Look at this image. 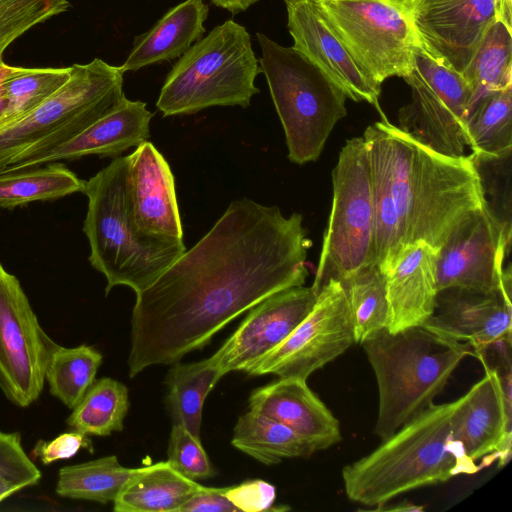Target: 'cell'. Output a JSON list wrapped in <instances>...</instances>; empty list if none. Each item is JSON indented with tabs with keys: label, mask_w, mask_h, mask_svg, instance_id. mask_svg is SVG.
I'll return each instance as SVG.
<instances>
[{
	"label": "cell",
	"mask_w": 512,
	"mask_h": 512,
	"mask_svg": "<svg viewBox=\"0 0 512 512\" xmlns=\"http://www.w3.org/2000/svg\"><path fill=\"white\" fill-rule=\"evenodd\" d=\"M84 180L64 164L52 162L15 171H0V208L11 209L83 192Z\"/></svg>",
	"instance_id": "cell-29"
},
{
	"label": "cell",
	"mask_w": 512,
	"mask_h": 512,
	"mask_svg": "<svg viewBox=\"0 0 512 512\" xmlns=\"http://www.w3.org/2000/svg\"><path fill=\"white\" fill-rule=\"evenodd\" d=\"M225 487L203 486L180 507L178 512H239L224 494Z\"/></svg>",
	"instance_id": "cell-43"
},
{
	"label": "cell",
	"mask_w": 512,
	"mask_h": 512,
	"mask_svg": "<svg viewBox=\"0 0 512 512\" xmlns=\"http://www.w3.org/2000/svg\"><path fill=\"white\" fill-rule=\"evenodd\" d=\"M136 470L122 466L115 455L64 466L59 470L55 491L64 498L107 504L113 502Z\"/></svg>",
	"instance_id": "cell-33"
},
{
	"label": "cell",
	"mask_w": 512,
	"mask_h": 512,
	"mask_svg": "<svg viewBox=\"0 0 512 512\" xmlns=\"http://www.w3.org/2000/svg\"><path fill=\"white\" fill-rule=\"evenodd\" d=\"M54 343L18 278L0 263V388L16 406L28 407L40 397Z\"/></svg>",
	"instance_id": "cell-12"
},
{
	"label": "cell",
	"mask_w": 512,
	"mask_h": 512,
	"mask_svg": "<svg viewBox=\"0 0 512 512\" xmlns=\"http://www.w3.org/2000/svg\"><path fill=\"white\" fill-rule=\"evenodd\" d=\"M203 486L168 461L137 468L113 500L115 512H178Z\"/></svg>",
	"instance_id": "cell-26"
},
{
	"label": "cell",
	"mask_w": 512,
	"mask_h": 512,
	"mask_svg": "<svg viewBox=\"0 0 512 512\" xmlns=\"http://www.w3.org/2000/svg\"><path fill=\"white\" fill-rule=\"evenodd\" d=\"M340 282L346 293L355 342L361 344L386 326L389 305L385 275L372 265Z\"/></svg>",
	"instance_id": "cell-35"
},
{
	"label": "cell",
	"mask_w": 512,
	"mask_h": 512,
	"mask_svg": "<svg viewBox=\"0 0 512 512\" xmlns=\"http://www.w3.org/2000/svg\"><path fill=\"white\" fill-rule=\"evenodd\" d=\"M216 6L224 8L232 13H239L247 10L259 0H210Z\"/></svg>",
	"instance_id": "cell-44"
},
{
	"label": "cell",
	"mask_w": 512,
	"mask_h": 512,
	"mask_svg": "<svg viewBox=\"0 0 512 512\" xmlns=\"http://www.w3.org/2000/svg\"><path fill=\"white\" fill-rule=\"evenodd\" d=\"M9 65L5 64L4 61L0 62V121L3 119L7 108L8 100L5 91V79L10 70Z\"/></svg>",
	"instance_id": "cell-45"
},
{
	"label": "cell",
	"mask_w": 512,
	"mask_h": 512,
	"mask_svg": "<svg viewBox=\"0 0 512 512\" xmlns=\"http://www.w3.org/2000/svg\"><path fill=\"white\" fill-rule=\"evenodd\" d=\"M249 410L287 426L315 452L342 440L339 422L302 378H279L252 391Z\"/></svg>",
	"instance_id": "cell-21"
},
{
	"label": "cell",
	"mask_w": 512,
	"mask_h": 512,
	"mask_svg": "<svg viewBox=\"0 0 512 512\" xmlns=\"http://www.w3.org/2000/svg\"><path fill=\"white\" fill-rule=\"evenodd\" d=\"M102 360L93 346L67 348L54 343L45 367L50 393L73 409L95 381Z\"/></svg>",
	"instance_id": "cell-32"
},
{
	"label": "cell",
	"mask_w": 512,
	"mask_h": 512,
	"mask_svg": "<svg viewBox=\"0 0 512 512\" xmlns=\"http://www.w3.org/2000/svg\"><path fill=\"white\" fill-rule=\"evenodd\" d=\"M512 27L496 21L487 31L463 76L473 105L485 95L512 85Z\"/></svg>",
	"instance_id": "cell-34"
},
{
	"label": "cell",
	"mask_w": 512,
	"mask_h": 512,
	"mask_svg": "<svg viewBox=\"0 0 512 512\" xmlns=\"http://www.w3.org/2000/svg\"><path fill=\"white\" fill-rule=\"evenodd\" d=\"M69 6L68 0H0V62L14 40Z\"/></svg>",
	"instance_id": "cell-37"
},
{
	"label": "cell",
	"mask_w": 512,
	"mask_h": 512,
	"mask_svg": "<svg viewBox=\"0 0 512 512\" xmlns=\"http://www.w3.org/2000/svg\"><path fill=\"white\" fill-rule=\"evenodd\" d=\"M485 374L465 395L450 418L451 432L466 455L481 468L496 459L503 466L511 456V372L499 374L483 364Z\"/></svg>",
	"instance_id": "cell-16"
},
{
	"label": "cell",
	"mask_w": 512,
	"mask_h": 512,
	"mask_svg": "<svg viewBox=\"0 0 512 512\" xmlns=\"http://www.w3.org/2000/svg\"><path fill=\"white\" fill-rule=\"evenodd\" d=\"M333 199L312 289L376 265L371 171L363 137L348 139L332 172Z\"/></svg>",
	"instance_id": "cell-9"
},
{
	"label": "cell",
	"mask_w": 512,
	"mask_h": 512,
	"mask_svg": "<svg viewBox=\"0 0 512 512\" xmlns=\"http://www.w3.org/2000/svg\"><path fill=\"white\" fill-rule=\"evenodd\" d=\"M260 71L246 28L227 20L174 64L156 106L164 116L193 114L212 106L246 108L260 92L254 83Z\"/></svg>",
	"instance_id": "cell-7"
},
{
	"label": "cell",
	"mask_w": 512,
	"mask_h": 512,
	"mask_svg": "<svg viewBox=\"0 0 512 512\" xmlns=\"http://www.w3.org/2000/svg\"><path fill=\"white\" fill-rule=\"evenodd\" d=\"M399 5H401L403 8L406 7L407 4H409L412 0H394Z\"/></svg>",
	"instance_id": "cell-48"
},
{
	"label": "cell",
	"mask_w": 512,
	"mask_h": 512,
	"mask_svg": "<svg viewBox=\"0 0 512 512\" xmlns=\"http://www.w3.org/2000/svg\"><path fill=\"white\" fill-rule=\"evenodd\" d=\"M511 155L486 158L470 154L487 207L508 229H511Z\"/></svg>",
	"instance_id": "cell-38"
},
{
	"label": "cell",
	"mask_w": 512,
	"mask_h": 512,
	"mask_svg": "<svg viewBox=\"0 0 512 512\" xmlns=\"http://www.w3.org/2000/svg\"><path fill=\"white\" fill-rule=\"evenodd\" d=\"M207 15L208 5L203 0H185L169 9L149 31L136 37L121 70L136 71L181 57L201 39Z\"/></svg>",
	"instance_id": "cell-24"
},
{
	"label": "cell",
	"mask_w": 512,
	"mask_h": 512,
	"mask_svg": "<svg viewBox=\"0 0 512 512\" xmlns=\"http://www.w3.org/2000/svg\"><path fill=\"white\" fill-rule=\"evenodd\" d=\"M510 243L511 229L502 224L486 204L471 213L437 251V290L511 287V268L504 267Z\"/></svg>",
	"instance_id": "cell-15"
},
{
	"label": "cell",
	"mask_w": 512,
	"mask_h": 512,
	"mask_svg": "<svg viewBox=\"0 0 512 512\" xmlns=\"http://www.w3.org/2000/svg\"><path fill=\"white\" fill-rule=\"evenodd\" d=\"M403 79L411 88V102L399 110V128L436 152L465 156L473 92L463 74L419 46L414 69Z\"/></svg>",
	"instance_id": "cell-11"
},
{
	"label": "cell",
	"mask_w": 512,
	"mask_h": 512,
	"mask_svg": "<svg viewBox=\"0 0 512 512\" xmlns=\"http://www.w3.org/2000/svg\"><path fill=\"white\" fill-rule=\"evenodd\" d=\"M317 294L304 285L276 292L249 313L212 358L225 375L249 371L281 344L309 314Z\"/></svg>",
	"instance_id": "cell-17"
},
{
	"label": "cell",
	"mask_w": 512,
	"mask_h": 512,
	"mask_svg": "<svg viewBox=\"0 0 512 512\" xmlns=\"http://www.w3.org/2000/svg\"><path fill=\"white\" fill-rule=\"evenodd\" d=\"M359 67L376 83L406 77L421 46L411 18L394 0H317Z\"/></svg>",
	"instance_id": "cell-10"
},
{
	"label": "cell",
	"mask_w": 512,
	"mask_h": 512,
	"mask_svg": "<svg viewBox=\"0 0 512 512\" xmlns=\"http://www.w3.org/2000/svg\"><path fill=\"white\" fill-rule=\"evenodd\" d=\"M386 147L403 246L437 251L456 226L486 203L472 157L434 151L385 116L376 121Z\"/></svg>",
	"instance_id": "cell-2"
},
{
	"label": "cell",
	"mask_w": 512,
	"mask_h": 512,
	"mask_svg": "<svg viewBox=\"0 0 512 512\" xmlns=\"http://www.w3.org/2000/svg\"><path fill=\"white\" fill-rule=\"evenodd\" d=\"M129 405L127 387L115 379L102 377L95 379L66 423L87 436H108L123 430Z\"/></svg>",
	"instance_id": "cell-31"
},
{
	"label": "cell",
	"mask_w": 512,
	"mask_h": 512,
	"mask_svg": "<svg viewBox=\"0 0 512 512\" xmlns=\"http://www.w3.org/2000/svg\"><path fill=\"white\" fill-rule=\"evenodd\" d=\"M287 27L294 49L320 68L355 102L365 101L379 109L381 85L355 62L330 26L317 0H284ZM380 110V109H379Z\"/></svg>",
	"instance_id": "cell-19"
},
{
	"label": "cell",
	"mask_w": 512,
	"mask_h": 512,
	"mask_svg": "<svg viewBox=\"0 0 512 512\" xmlns=\"http://www.w3.org/2000/svg\"><path fill=\"white\" fill-rule=\"evenodd\" d=\"M466 131L474 157L512 153V85L479 99L468 115Z\"/></svg>",
	"instance_id": "cell-30"
},
{
	"label": "cell",
	"mask_w": 512,
	"mask_h": 512,
	"mask_svg": "<svg viewBox=\"0 0 512 512\" xmlns=\"http://www.w3.org/2000/svg\"><path fill=\"white\" fill-rule=\"evenodd\" d=\"M12 494H14V493L11 492L10 490L0 488V502L3 501L4 499L10 497Z\"/></svg>",
	"instance_id": "cell-47"
},
{
	"label": "cell",
	"mask_w": 512,
	"mask_h": 512,
	"mask_svg": "<svg viewBox=\"0 0 512 512\" xmlns=\"http://www.w3.org/2000/svg\"><path fill=\"white\" fill-rule=\"evenodd\" d=\"M512 0H412L404 8L422 48L463 73L489 28L512 27Z\"/></svg>",
	"instance_id": "cell-14"
},
{
	"label": "cell",
	"mask_w": 512,
	"mask_h": 512,
	"mask_svg": "<svg viewBox=\"0 0 512 512\" xmlns=\"http://www.w3.org/2000/svg\"><path fill=\"white\" fill-rule=\"evenodd\" d=\"M151 118L146 103L124 96L114 108L73 138L33 160L28 168L88 155L119 157L127 149L148 141Z\"/></svg>",
	"instance_id": "cell-23"
},
{
	"label": "cell",
	"mask_w": 512,
	"mask_h": 512,
	"mask_svg": "<svg viewBox=\"0 0 512 512\" xmlns=\"http://www.w3.org/2000/svg\"><path fill=\"white\" fill-rule=\"evenodd\" d=\"M363 139L371 171L375 261L384 273L404 247L400 219L391 185L387 151L377 122L366 128Z\"/></svg>",
	"instance_id": "cell-25"
},
{
	"label": "cell",
	"mask_w": 512,
	"mask_h": 512,
	"mask_svg": "<svg viewBox=\"0 0 512 512\" xmlns=\"http://www.w3.org/2000/svg\"><path fill=\"white\" fill-rule=\"evenodd\" d=\"M80 449L93 453V443L87 435L73 430L62 433L51 441L38 440L32 450V454L42 464L49 465L57 460L72 458Z\"/></svg>",
	"instance_id": "cell-42"
},
{
	"label": "cell",
	"mask_w": 512,
	"mask_h": 512,
	"mask_svg": "<svg viewBox=\"0 0 512 512\" xmlns=\"http://www.w3.org/2000/svg\"><path fill=\"white\" fill-rule=\"evenodd\" d=\"M70 78L19 121L0 129V171L28 168L52 148L73 138L125 96L120 66L100 58L70 67Z\"/></svg>",
	"instance_id": "cell-6"
},
{
	"label": "cell",
	"mask_w": 512,
	"mask_h": 512,
	"mask_svg": "<svg viewBox=\"0 0 512 512\" xmlns=\"http://www.w3.org/2000/svg\"><path fill=\"white\" fill-rule=\"evenodd\" d=\"M511 287L439 290L430 317L421 325L445 338L471 346L474 356L501 341H511Z\"/></svg>",
	"instance_id": "cell-18"
},
{
	"label": "cell",
	"mask_w": 512,
	"mask_h": 512,
	"mask_svg": "<svg viewBox=\"0 0 512 512\" xmlns=\"http://www.w3.org/2000/svg\"><path fill=\"white\" fill-rule=\"evenodd\" d=\"M232 445L265 465L283 459L309 457L314 451L287 426L249 410L234 427Z\"/></svg>",
	"instance_id": "cell-28"
},
{
	"label": "cell",
	"mask_w": 512,
	"mask_h": 512,
	"mask_svg": "<svg viewBox=\"0 0 512 512\" xmlns=\"http://www.w3.org/2000/svg\"><path fill=\"white\" fill-rule=\"evenodd\" d=\"M171 365L165 384L166 405L172 424H182L200 438L205 399L224 374L212 356L197 362L178 361Z\"/></svg>",
	"instance_id": "cell-27"
},
{
	"label": "cell",
	"mask_w": 512,
	"mask_h": 512,
	"mask_svg": "<svg viewBox=\"0 0 512 512\" xmlns=\"http://www.w3.org/2000/svg\"><path fill=\"white\" fill-rule=\"evenodd\" d=\"M41 477L22 447L20 433L0 431V488L15 493L38 484Z\"/></svg>",
	"instance_id": "cell-40"
},
{
	"label": "cell",
	"mask_w": 512,
	"mask_h": 512,
	"mask_svg": "<svg viewBox=\"0 0 512 512\" xmlns=\"http://www.w3.org/2000/svg\"><path fill=\"white\" fill-rule=\"evenodd\" d=\"M374 511H423V506H417L408 501L400 502L394 505H388L387 503L374 507Z\"/></svg>",
	"instance_id": "cell-46"
},
{
	"label": "cell",
	"mask_w": 512,
	"mask_h": 512,
	"mask_svg": "<svg viewBox=\"0 0 512 512\" xmlns=\"http://www.w3.org/2000/svg\"><path fill=\"white\" fill-rule=\"evenodd\" d=\"M128 156V195L138 230L166 240H182L174 176L164 156L145 141Z\"/></svg>",
	"instance_id": "cell-20"
},
{
	"label": "cell",
	"mask_w": 512,
	"mask_h": 512,
	"mask_svg": "<svg viewBox=\"0 0 512 512\" xmlns=\"http://www.w3.org/2000/svg\"><path fill=\"white\" fill-rule=\"evenodd\" d=\"M167 455L170 466L191 480L208 479L215 474L200 438L182 424H172Z\"/></svg>",
	"instance_id": "cell-39"
},
{
	"label": "cell",
	"mask_w": 512,
	"mask_h": 512,
	"mask_svg": "<svg viewBox=\"0 0 512 512\" xmlns=\"http://www.w3.org/2000/svg\"><path fill=\"white\" fill-rule=\"evenodd\" d=\"M458 402L433 403L368 455L344 466L347 497L376 507L400 494L479 471L452 436L450 418Z\"/></svg>",
	"instance_id": "cell-3"
},
{
	"label": "cell",
	"mask_w": 512,
	"mask_h": 512,
	"mask_svg": "<svg viewBox=\"0 0 512 512\" xmlns=\"http://www.w3.org/2000/svg\"><path fill=\"white\" fill-rule=\"evenodd\" d=\"M345 290L330 280L317 293L309 314L277 347L265 355L249 375L307 378L355 344Z\"/></svg>",
	"instance_id": "cell-13"
},
{
	"label": "cell",
	"mask_w": 512,
	"mask_h": 512,
	"mask_svg": "<svg viewBox=\"0 0 512 512\" xmlns=\"http://www.w3.org/2000/svg\"><path fill=\"white\" fill-rule=\"evenodd\" d=\"M224 494L239 512H260L274 510L276 488L262 479L244 481L225 487Z\"/></svg>",
	"instance_id": "cell-41"
},
{
	"label": "cell",
	"mask_w": 512,
	"mask_h": 512,
	"mask_svg": "<svg viewBox=\"0 0 512 512\" xmlns=\"http://www.w3.org/2000/svg\"><path fill=\"white\" fill-rule=\"evenodd\" d=\"M259 60L284 129L288 158L316 161L335 125L347 115L346 95L313 62L293 47L258 32Z\"/></svg>",
	"instance_id": "cell-8"
},
{
	"label": "cell",
	"mask_w": 512,
	"mask_h": 512,
	"mask_svg": "<svg viewBox=\"0 0 512 512\" xmlns=\"http://www.w3.org/2000/svg\"><path fill=\"white\" fill-rule=\"evenodd\" d=\"M88 207L83 231L89 261L107 281L105 294L127 286L135 294L150 286L186 248L183 240L146 235L136 227L128 195V156L114 158L85 182Z\"/></svg>",
	"instance_id": "cell-4"
},
{
	"label": "cell",
	"mask_w": 512,
	"mask_h": 512,
	"mask_svg": "<svg viewBox=\"0 0 512 512\" xmlns=\"http://www.w3.org/2000/svg\"><path fill=\"white\" fill-rule=\"evenodd\" d=\"M437 250L418 241L405 245L384 272L389 305L386 330L421 326L432 314L437 295Z\"/></svg>",
	"instance_id": "cell-22"
},
{
	"label": "cell",
	"mask_w": 512,
	"mask_h": 512,
	"mask_svg": "<svg viewBox=\"0 0 512 512\" xmlns=\"http://www.w3.org/2000/svg\"><path fill=\"white\" fill-rule=\"evenodd\" d=\"M310 240L303 217L248 198L231 202L209 232L136 293L129 376L203 348L270 295L305 284Z\"/></svg>",
	"instance_id": "cell-1"
},
{
	"label": "cell",
	"mask_w": 512,
	"mask_h": 512,
	"mask_svg": "<svg viewBox=\"0 0 512 512\" xmlns=\"http://www.w3.org/2000/svg\"><path fill=\"white\" fill-rule=\"evenodd\" d=\"M67 68H21L10 67L5 79L8 108L0 121V129L24 118L70 78Z\"/></svg>",
	"instance_id": "cell-36"
},
{
	"label": "cell",
	"mask_w": 512,
	"mask_h": 512,
	"mask_svg": "<svg viewBox=\"0 0 512 512\" xmlns=\"http://www.w3.org/2000/svg\"><path fill=\"white\" fill-rule=\"evenodd\" d=\"M379 392L374 434L381 440L427 409L473 349L423 326L384 328L361 343Z\"/></svg>",
	"instance_id": "cell-5"
}]
</instances>
